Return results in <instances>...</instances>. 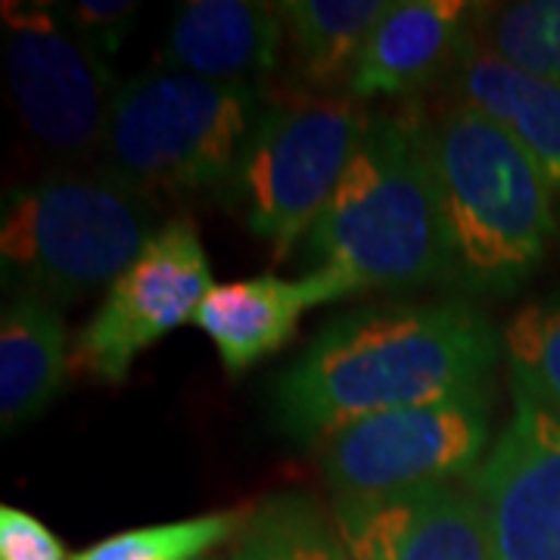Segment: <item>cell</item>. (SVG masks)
I'll use <instances>...</instances> for the list:
<instances>
[{
  "label": "cell",
  "instance_id": "6da1fadb",
  "mask_svg": "<svg viewBox=\"0 0 560 560\" xmlns=\"http://www.w3.org/2000/svg\"><path fill=\"white\" fill-rule=\"evenodd\" d=\"M501 337L467 302L361 308L324 324L275 386L290 440L327 442L359 420L489 386Z\"/></svg>",
  "mask_w": 560,
  "mask_h": 560
},
{
  "label": "cell",
  "instance_id": "7a4b0ae2",
  "mask_svg": "<svg viewBox=\"0 0 560 560\" xmlns=\"http://www.w3.org/2000/svg\"><path fill=\"white\" fill-rule=\"evenodd\" d=\"M334 302L448 280V241L420 106L368 116L340 187L305 237Z\"/></svg>",
  "mask_w": 560,
  "mask_h": 560
},
{
  "label": "cell",
  "instance_id": "3957f363",
  "mask_svg": "<svg viewBox=\"0 0 560 560\" xmlns=\"http://www.w3.org/2000/svg\"><path fill=\"white\" fill-rule=\"evenodd\" d=\"M448 280L470 293H514L558 234L555 190L514 140L467 103L427 116Z\"/></svg>",
  "mask_w": 560,
  "mask_h": 560
},
{
  "label": "cell",
  "instance_id": "277c9868",
  "mask_svg": "<svg viewBox=\"0 0 560 560\" xmlns=\"http://www.w3.org/2000/svg\"><path fill=\"white\" fill-rule=\"evenodd\" d=\"M156 206L113 172H57L16 187L0 219L3 280L50 305L113 287L156 234Z\"/></svg>",
  "mask_w": 560,
  "mask_h": 560
},
{
  "label": "cell",
  "instance_id": "5b68a950",
  "mask_svg": "<svg viewBox=\"0 0 560 560\" xmlns=\"http://www.w3.org/2000/svg\"><path fill=\"white\" fill-rule=\"evenodd\" d=\"M261 109L256 88L153 66L121 81L103 138L106 172L147 197L228 190Z\"/></svg>",
  "mask_w": 560,
  "mask_h": 560
},
{
  "label": "cell",
  "instance_id": "8992f818",
  "mask_svg": "<svg viewBox=\"0 0 560 560\" xmlns=\"http://www.w3.org/2000/svg\"><path fill=\"white\" fill-rule=\"evenodd\" d=\"M368 125L352 97L290 94L268 103L228 184V202L253 237L283 259L340 187Z\"/></svg>",
  "mask_w": 560,
  "mask_h": 560
},
{
  "label": "cell",
  "instance_id": "52a82bcc",
  "mask_svg": "<svg viewBox=\"0 0 560 560\" xmlns=\"http://www.w3.org/2000/svg\"><path fill=\"white\" fill-rule=\"evenodd\" d=\"M3 60L28 138L81 160L103 153L119 81L109 62L57 16V7H7Z\"/></svg>",
  "mask_w": 560,
  "mask_h": 560
},
{
  "label": "cell",
  "instance_id": "ba28073f",
  "mask_svg": "<svg viewBox=\"0 0 560 560\" xmlns=\"http://www.w3.org/2000/svg\"><path fill=\"white\" fill-rule=\"evenodd\" d=\"M489 442V386L359 420L324 442V477L340 495L396 492L474 470Z\"/></svg>",
  "mask_w": 560,
  "mask_h": 560
},
{
  "label": "cell",
  "instance_id": "9c48e42d",
  "mask_svg": "<svg viewBox=\"0 0 560 560\" xmlns=\"http://www.w3.org/2000/svg\"><path fill=\"white\" fill-rule=\"evenodd\" d=\"M212 287L197 224L190 219L165 221L79 334L72 368L113 386L125 383L140 352L184 320H194Z\"/></svg>",
  "mask_w": 560,
  "mask_h": 560
},
{
  "label": "cell",
  "instance_id": "30bf717a",
  "mask_svg": "<svg viewBox=\"0 0 560 560\" xmlns=\"http://www.w3.org/2000/svg\"><path fill=\"white\" fill-rule=\"evenodd\" d=\"M495 560H560V420L517 399L474 477Z\"/></svg>",
  "mask_w": 560,
  "mask_h": 560
},
{
  "label": "cell",
  "instance_id": "8fae6325",
  "mask_svg": "<svg viewBox=\"0 0 560 560\" xmlns=\"http://www.w3.org/2000/svg\"><path fill=\"white\" fill-rule=\"evenodd\" d=\"M337 526L352 560H495L480 499L448 482L337 495Z\"/></svg>",
  "mask_w": 560,
  "mask_h": 560
},
{
  "label": "cell",
  "instance_id": "7c38bea8",
  "mask_svg": "<svg viewBox=\"0 0 560 560\" xmlns=\"http://www.w3.org/2000/svg\"><path fill=\"white\" fill-rule=\"evenodd\" d=\"M480 3L464 0H401L389 3L346 84L355 103L408 97L440 75H448L464 40L474 35Z\"/></svg>",
  "mask_w": 560,
  "mask_h": 560
},
{
  "label": "cell",
  "instance_id": "4fadbf2b",
  "mask_svg": "<svg viewBox=\"0 0 560 560\" xmlns=\"http://www.w3.org/2000/svg\"><path fill=\"white\" fill-rule=\"evenodd\" d=\"M280 54L283 20L278 3L187 0L172 16L160 66L259 91L275 75Z\"/></svg>",
  "mask_w": 560,
  "mask_h": 560
},
{
  "label": "cell",
  "instance_id": "5bb4252c",
  "mask_svg": "<svg viewBox=\"0 0 560 560\" xmlns=\"http://www.w3.org/2000/svg\"><path fill=\"white\" fill-rule=\"evenodd\" d=\"M445 79L452 101L495 121L560 197V81L501 60L474 35L464 40Z\"/></svg>",
  "mask_w": 560,
  "mask_h": 560
},
{
  "label": "cell",
  "instance_id": "9a60e30c",
  "mask_svg": "<svg viewBox=\"0 0 560 560\" xmlns=\"http://www.w3.org/2000/svg\"><path fill=\"white\" fill-rule=\"evenodd\" d=\"M327 302H334V296L318 275L305 271L293 280L259 275L212 287L194 324L215 342L224 371L237 377L296 334L305 308Z\"/></svg>",
  "mask_w": 560,
  "mask_h": 560
},
{
  "label": "cell",
  "instance_id": "2e32d148",
  "mask_svg": "<svg viewBox=\"0 0 560 560\" xmlns=\"http://www.w3.org/2000/svg\"><path fill=\"white\" fill-rule=\"evenodd\" d=\"M66 324L60 308L13 293L0 315V420L16 430L38 420L66 381Z\"/></svg>",
  "mask_w": 560,
  "mask_h": 560
},
{
  "label": "cell",
  "instance_id": "e0dca14e",
  "mask_svg": "<svg viewBox=\"0 0 560 560\" xmlns=\"http://www.w3.org/2000/svg\"><path fill=\"white\" fill-rule=\"evenodd\" d=\"M283 47L300 81L296 94H330L349 75L361 47L386 13L383 0H287L278 3Z\"/></svg>",
  "mask_w": 560,
  "mask_h": 560
},
{
  "label": "cell",
  "instance_id": "ac0fdd59",
  "mask_svg": "<svg viewBox=\"0 0 560 560\" xmlns=\"http://www.w3.org/2000/svg\"><path fill=\"white\" fill-rule=\"evenodd\" d=\"M514 399L560 420V293L526 302L501 334Z\"/></svg>",
  "mask_w": 560,
  "mask_h": 560
},
{
  "label": "cell",
  "instance_id": "d6986e66",
  "mask_svg": "<svg viewBox=\"0 0 560 560\" xmlns=\"http://www.w3.org/2000/svg\"><path fill=\"white\" fill-rule=\"evenodd\" d=\"M234 560H352L305 495H275L246 521Z\"/></svg>",
  "mask_w": 560,
  "mask_h": 560
},
{
  "label": "cell",
  "instance_id": "ffe728a7",
  "mask_svg": "<svg viewBox=\"0 0 560 560\" xmlns=\"http://www.w3.org/2000/svg\"><path fill=\"white\" fill-rule=\"evenodd\" d=\"M474 38L501 60L560 81V0H521L482 7Z\"/></svg>",
  "mask_w": 560,
  "mask_h": 560
},
{
  "label": "cell",
  "instance_id": "44dd1931",
  "mask_svg": "<svg viewBox=\"0 0 560 560\" xmlns=\"http://www.w3.org/2000/svg\"><path fill=\"white\" fill-rule=\"evenodd\" d=\"M243 526V514L221 511L190 521L140 526L97 541L72 560H202Z\"/></svg>",
  "mask_w": 560,
  "mask_h": 560
},
{
  "label": "cell",
  "instance_id": "7402d4cb",
  "mask_svg": "<svg viewBox=\"0 0 560 560\" xmlns=\"http://www.w3.org/2000/svg\"><path fill=\"white\" fill-rule=\"evenodd\" d=\"M60 16L81 40H88L97 54L113 57L128 38L138 20L135 0H79V3H57Z\"/></svg>",
  "mask_w": 560,
  "mask_h": 560
},
{
  "label": "cell",
  "instance_id": "603a6c76",
  "mask_svg": "<svg viewBox=\"0 0 560 560\" xmlns=\"http://www.w3.org/2000/svg\"><path fill=\"white\" fill-rule=\"evenodd\" d=\"M0 560H72L60 539L28 511L0 508Z\"/></svg>",
  "mask_w": 560,
  "mask_h": 560
},
{
  "label": "cell",
  "instance_id": "cb8c5ba5",
  "mask_svg": "<svg viewBox=\"0 0 560 560\" xmlns=\"http://www.w3.org/2000/svg\"><path fill=\"white\" fill-rule=\"evenodd\" d=\"M202 560H215V558H202Z\"/></svg>",
  "mask_w": 560,
  "mask_h": 560
}]
</instances>
